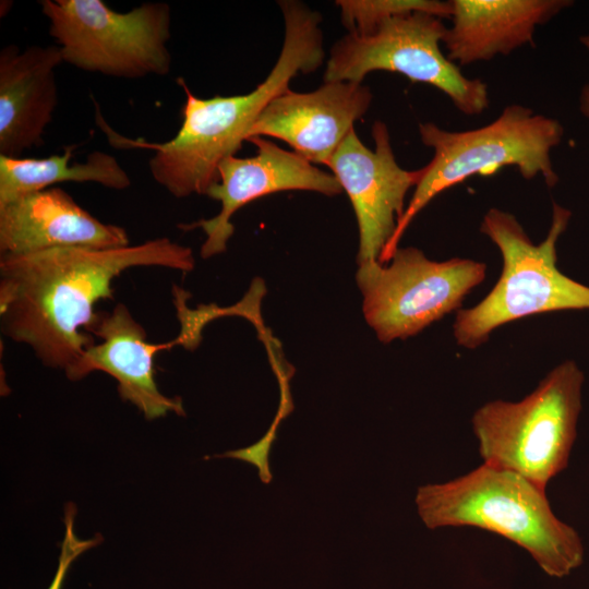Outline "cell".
Returning <instances> with one entry per match:
<instances>
[{
	"label": "cell",
	"mask_w": 589,
	"mask_h": 589,
	"mask_svg": "<svg viewBox=\"0 0 589 589\" xmlns=\"http://www.w3.org/2000/svg\"><path fill=\"white\" fill-rule=\"evenodd\" d=\"M191 272L190 248L157 238L110 249L52 248L0 259L1 330L47 366L67 373L94 342L95 305L112 299L113 280L134 267Z\"/></svg>",
	"instance_id": "cell-1"
},
{
	"label": "cell",
	"mask_w": 589,
	"mask_h": 589,
	"mask_svg": "<svg viewBox=\"0 0 589 589\" xmlns=\"http://www.w3.org/2000/svg\"><path fill=\"white\" fill-rule=\"evenodd\" d=\"M278 3L285 22L283 47L272 71L253 91L200 98L183 79H178L185 95L182 123L178 133L163 143L127 139L104 123L108 137L117 146L155 152L148 161L149 171L175 197L206 195L219 181L220 163L240 149L262 110L290 89L294 76L313 72L322 64L325 52L321 14L300 1Z\"/></svg>",
	"instance_id": "cell-2"
},
{
	"label": "cell",
	"mask_w": 589,
	"mask_h": 589,
	"mask_svg": "<svg viewBox=\"0 0 589 589\" xmlns=\"http://www.w3.org/2000/svg\"><path fill=\"white\" fill-rule=\"evenodd\" d=\"M418 513L429 529L473 527L526 550L549 575L562 577L584 560L578 532L556 517L540 489L486 464L444 483L420 486Z\"/></svg>",
	"instance_id": "cell-3"
},
{
	"label": "cell",
	"mask_w": 589,
	"mask_h": 589,
	"mask_svg": "<svg viewBox=\"0 0 589 589\" xmlns=\"http://www.w3.org/2000/svg\"><path fill=\"white\" fill-rule=\"evenodd\" d=\"M419 134L433 157L421 168V178L381 255L382 264L390 261L412 219L434 197L472 176L515 166L524 179L541 176L549 188L560 180L551 153L562 142L564 128L557 119L522 105L506 106L496 119L477 129L447 131L425 122L419 124Z\"/></svg>",
	"instance_id": "cell-4"
},
{
	"label": "cell",
	"mask_w": 589,
	"mask_h": 589,
	"mask_svg": "<svg viewBox=\"0 0 589 589\" xmlns=\"http://www.w3.org/2000/svg\"><path fill=\"white\" fill-rule=\"evenodd\" d=\"M570 218L568 208L553 202L548 235L534 244L512 213L492 207L484 214L480 232L498 248L502 273L478 304L457 311L453 334L460 347L476 349L497 327L530 315L589 310V286L563 274L556 264V244Z\"/></svg>",
	"instance_id": "cell-5"
},
{
	"label": "cell",
	"mask_w": 589,
	"mask_h": 589,
	"mask_svg": "<svg viewBox=\"0 0 589 589\" xmlns=\"http://www.w3.org/2000/svg\"><path fill=\"white\" fill-rule=\"evenodd\" d=\"M585 376L566 360L519 401H488L472 416L483 464L508 470L545 490L565 470L577 437Z\"/></svg>",
	"instance_id": "cell-6"
},
{
	"label": "cell",
	"mask_w": 589,
	"mask_h": 589,
	"mask_svg": "<svg viewBox=\"0 0 589 589\" xmlns=\"http://www.w3.org/2000/svg\"><path fill=\"white\" fill-rule=\"evenodd\" d=\"M39 4L63 62L121 79L170 72L168 3L146 2L128 12H117L103 0H41Z\"/></svg>",
	"instance_id": "cell-7"
},
{
	"label": "cell",
	"mask_w": 589,
	"mask_h": 589,
	"mask_svg": "<svg viewBox=\"0 0 589 589\" xmlns=\"http://www.w3.org/2000/svg\"><path fill=\"white\" fill-rule=\"evenodd\" d=\"M446 28L438 16L412 12L364 35L348 33L330 49L324 82L362 83L373 71L395 72L437 88L464 115H480L490 105L488 85L464 75L442 51Z\"/></svg>",
	"instance_id": "cell-8"
},
{
	"label": "cell",
	"mask_w": 589,
	"mask_h": 589,
	"mask_svg": "<svg viewBox=\"0 0 589 589\" xmlns=\"http://www.w3.org/2000/svg\"><path fill=\"white\" fill-rule=\"evenodd\" d=\"M390 263L359 265L356 281L366 323L382 342L406 339L460 310L486 265L471 259L430 260L418 248H398Z\"/></svg>",
	"instance_id": "cell-9"
},
{
	"label": "cell",
	"mask_w": 589,
	"mask_h": 589,
	"mask_svg": "<svg viewBox=\"0 0 589 589\" xmlns=\"http://www.w3.org/2000/svg\"><path fill=\"white\" fill-rule=\"evenodd\" d=\"M374 149L352 129L326 165L349 196L359 228L358 265L380 262L405 212L408 191L421 169L406 170L395 158L386 124L372 127Z\"/></svg>",
	"instance_id": "cell-10"
},
{
	"label": "cell",
	"mask_w": 589,
	"mask_h": 589,
	"mask_svg": "<svg viewBox=\"0 0 589 589\" xmlns=\"http://www.w3.org/2000/svg\"><path fill=\"white\" fill-rule=\"evenodd\" d=\"M248 141L256 146V154L245 158L236 155L226 157L218 167L219 181L206 194L220 202V212L209 219L180 225L185 230L199 227L204 231L206 239L201 247L203 259L226 251L235 232L232 216L256 199L289 190L314 191L327 196L342 192L332 172L318 169L299 154L261 136Z\"/></svg>",
	"instance_id": "cell-11"
},
{
	"label": "cell",
	"mask_w": 589,
	"mask_h": 589,
	"mask_svg": "<svg viewBox=\"0 0 589 589\" xmlns=\"http://www.w3.org/2000/svg\"><path fill=\"white\" fill-rule=\"evenodd\" d=\"M372 98L368 86L347 81L324 82L308 93L288 89L262 110L248 140L276 137L311 164L326 166Z\"/></svg>",
	"instance_id": "cell-12"
},
{
	"label": "cell",
	"mask_w": 589,
	"mask_h": 589,
	"mask_svg": "<svg viewBox=\"0 0 589 589\" xmlns=\"http://www.w3.org/2000/svg\"><path fill=\"white\" fill-rule=\"evenodd\" d=\"M130 245L124 228L98 220L59 188L32 192L0 205V253L19 255L52 248Z\"/></svg>",
	"instance_id": "cell-13"
},
{
	"label": "cell",
	"mask_w": 589,
	"mask_h": 589,
	"mask_svg": "<svg viewBox=\"0 0 589 589\" xmlns=\"http://www.w3.org/2000/svg\"><path fill=\"white\" fill-rule=\"evenodd\" d=\"M63 62L57 45H9L0 52V155L22 157L43 145L58 104L55 70Z\"/></svg>",
	"instance_id": "cell-14"
},
{
	"label": "cell",
	"mask_w": 589,
	"mask_h": 589,
	"mask_svg": "<svg viewBox=\"0 0 589 589\" xmlns=\"http://www.w3.org/2000/svg\"><path fill=\"white\" fill-rule=\"evenodd\" d=\"M100 338L89 346L65 375L79 381L94 371L112 376L120 397L133 404L148 420L169 412L184 416L180 398L161 394L155 381L154 362L145 356L147 336L129 309L118 303L110 313L99 314L89 334Z\"/></svg>",
	"instance_id": "cell-15"
},
{
	"label": "cell",
	"mask_w": 589,
	"mask_h": 589,
	"mask_svg": "<svg viewBox=\"0 0 589 589\" xmlns=\"http://www.w3.org/2000/svg\"><path fill=\"white\" fill-rule=\"evenodd\" d=\"M452 26L443 45L457 65L507 56L533 41L534 33L574 4L570 0H450Z\"/></svg>",
	"instance_id": "cell-16"
},
{
	"label": "cell",
	"mask_w": 589,
	"mask_h": 589,
	"mask_svg": "<svg viewBox=\"0 0 589 589\" xmlns=\"http://www.w3.org/2000/svg\"><path fill=\"white\" fill-rule=\"evenodd\" d=\"M74 146L45 158L0 155V205L22 195L48 189L60 182H95L113 190H125L131 179L117 158L94 151L84 163L69 166Z\"/></svg>",
	"instance_id": "cell-17"
},
{
	"label": "cell",
	"mask_w": 589,
	"mask_h": 589,
	"mask_svg": "<svg viewBox=\"0 0 589 589\" xmlns=\"http://www.w3.org/2000/svg\"><path fill=\"white\" fill-rule=\"evenodd\" d=\"M342 24L348 33L364 35L382 22L412 12L450 19V1L438 0H338Z\"/></svg>",
	"instance_id": "cell-18"
},
{
	"label": "cell",
	"mask_w": 589,
	"mask_h": 589,
	"mask_svg": "<svg viewBox=\"0 0 589 589\" xmlns=\"http://www.w3.org/2000/svg\"><path fill=\"white\" fill-rule=\"evenodd\" d=\"M292 410L289 390L281 392V401L274 423L266 435L256 444L233 452H227L220 457H232L255 465L260 470V478L264 483H269L272 473L268 466V452L273 441L276 438V429L279 422Z\"/></svg>",
	"instance_id": "cell-19"
},
{
	"label": "cell",
	"mask_w": 589,
	"mask_h": 589,
	"mask_svg": "<svg viewBox=\"0 0 589 589\" xmlns=\"http://www.w3.org/2000/svg\"><path fill=\"white\" fill-rule=\"evenodd\" d=\"M74 517L75 506L68 504L64 515L65 534L61 544L58 568L48 589H61L63 579L76 557L101 542V537L99 534L88 540L79 539L74 532Z\"/></svg>",
	"instance_id": "cell-20"
},
{
	"label": "cell",
	"mask_w": 589,
	"mask_h": 589,
	"mask_svg": "<svg viewBox=\"0 0 589 589\" xmlns=\"http://www.w3.org/2000/svg\"><path fill=\"white\" fill-rule=\"evenodd\" d=\"M579 110L589 121V83L584 85L579 95Z\"/></svg>",
	"instance_id": "cell-21"
},
{
	"label": "cell",
	"mask_w": 589,
	"mask_h": 589,
	"mask_svg": "<svg viewBox=\"0 0 589 589\" xmlns=\"http://www.w3.org/2000/svg\"><path fill=\"white\" fill-rule=\"evenodd\" d=\"M579 41L581 43V45L586 48V50L589 52V34L588 35H585V36H581L579 38Z\"/></svg>",
	"instance_id": "cell-22"
}]
</instances>
